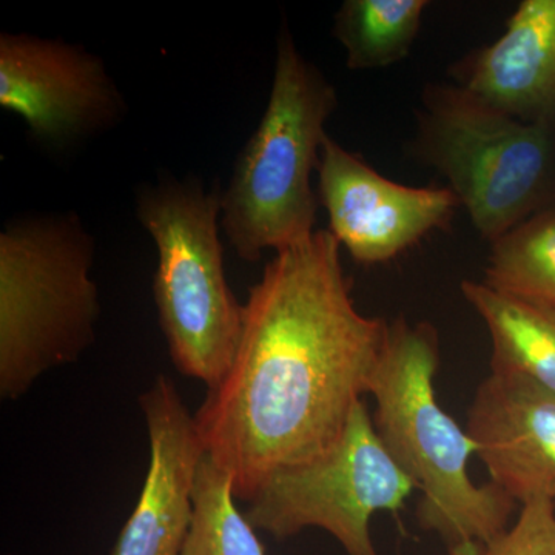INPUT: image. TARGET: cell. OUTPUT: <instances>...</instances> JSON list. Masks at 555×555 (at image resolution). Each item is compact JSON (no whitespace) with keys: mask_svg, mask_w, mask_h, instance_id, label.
<instances>
[{"mask_svg":"<svg viewBox=\"0 0 555 555\" xmlns=\"http://www.w3.org/2000/svg\"><path fill=\"white\" fill-rule=\"evenodd\" d=\"M438 360L436 327L397 318L369 389L377 403L372 420L387 452L422 491L420 526L440 537L449 555H481L507 528L516 502L494 483L470 480L477 447L437 401Z\"/></svg>","mask_w":555,"mask_h":555,"instance_id":"cell-2","label":"cell"},{"mask_svg":"<svg viewBox=\"0 0 555 555\" xmlns=\"http://www.w3.org/2000/svg\"><path fill=\"white\" fill-rule=\"evenodd\" d=\"M481 283L505 297L555 310V208L537 211L491 244Z\"/></svg>","mask_w":555,"mask_h":555,"instance_id":"cell-14","label":"cell"},{"mask_svg":"<svg viewBox=\"0 0 555 555\" xmlns=\"http://www.w3.org/2000/svg\"><path fill=\"white\" fill-rule=\"evenodd\" d=\"M339 248L327 229L276 251L248 292L232 366L196 411L236 500L334 447L371 389L390 324L357 309Z\"/></svg>","mask_w":555,"mask_h":555,"instance_id":"cell-1","label":"cell"},{"mask_svg":"<svg viewBox=\"0 0 555 555\" xmlns=\"http://www.w3.org/2000/svg\"><path fill=\"white\" fill-rule=\"evenodd\" d=\"M455 83L499 112L555 127V0H524L491 46L452 68Z\"/></svg>","mask_w":555,"mask_h":555,"instance_id":"cell-12","label":"cell"},{"mask_svg":"<svg viewBox=\"0 0 555 555\" xmlns=\"http://www.w3.org/2000/svg\"><path fill=\"white\" fill-rule=\"evenodd\" d=\"M0 107L53 149L109 130L127 113L101 57L82 46L27 33L0 35Z\"/></svg>","mask_w":555,"mask_h":555,"instance_id":"cell-8","label":"cell"},{"mask_svg":"<svg viewBox=\"0 0 555 555\" xmlns=\"http://www.w3.org/2000/svg\"><path fill=\"white\" fill-rule=\"evenodd\" d=\"M318 199L328 215V232L361 264H379L447 229L462 207L448 188H409L383 177L326 137L318 166Z\"/></svg>","mask_w":555,"mask_h":555,"instance_id":"cell-9","label":"cell"},{"mask_svg":"<svg viewBox=\"0 0 555 555\" xmlns=\"http://www.w3.org/2000/svg\"><path fill=\"white\" fill-rule=\"evenodd\" d=\"M426 0H346L334 36L350 69L385 68L403 61L414 46Z\"/></svg>","mask_w":555,"mask_h":555,"instance_id":"cell-15","label":"cell"},{"mask_svg":"<svg viewBox=\"0 0 555 555\" xmlns=\"http://www.w3.org/2000/svg\"><path fill=\"white\" fill-rule=\"evenodd\" d=\"M137 211L158 248L153 297L171 361L185 377L214 389L232 366L244 323L219 240L221 185L160 179L138 192Z\"/></svg>","mask_w":555,"mask_h":555,"instance_id":"cell-5","label":"cell"},{"mask_svg":"<svg viewBox=\"0 0 555 555\" xmlns=\"http://www.w3.org/2000/svg\"><path fill=\"white\" fill-rule=\"evenodd\" d=\"M337 105L335 87L299 53L284 24L268 107L222 192V229L244 261L257 262L268 248L286 250L317 232L320 199L310 179Z\"/></svg>","mask_w":555,"mask_h":555,"instance_id":"cell-3","label":"cell"},{"mask_svg":"<svg viewBox=\"0 0 555 555\" xmlns=\"http://www.w3.org/2000/svg\"><path fill=\"white\" fill-rule=\"evenodd\" d=\"M232 478L208 456L193 492V518L179 555H266L257 529L236 507Z\"/></svg>","mask_w":555,"mask_h":555,"instance_id":"cell-16","label":"cell"},{"mask_svg":"<svg viewBox=\"0 0 555 555\" xmlns=\"http://www.w3.org/2000/svg\"><path fill=\"white\" fill-rule=\"evenodd\" d=\"M481 555H555V502L521 505L516 524L486 545Z\"/></svg>","mask_w":555,"mask_h":555,"instance_id":"cell-17","label":"cell"},{"mask_svg":"<svg viewBox=\"0 0 555 555\" xmlns=\"http://www.w3.org/2000/svg\"><path fill=\"white\" fill-rule=\"evenodd\" d=\"M147 425V476L112 555H179L193 518V492L207 455L195 415L169 377L139 398Z\"/></svg>","mask_w":555,"mask_h":555,"instance_id":"cell-10","label":"cell"},{"mask_svg":"<svg viewBox=\"0 0 555 555\" xmlns=\"http://www.w3.org/2000/svg\"><path fill=\"white\" fill-rule=\"evenodd\" d=\"M416 489L379 440L363 401L324 454L272 474L248 500L247 520L276 540L308 528L328 532L347 555H379L371 518L397 513Z\"/></svg>","mask_w":555,"mask_h":555,"instance_id":"cell-7","label":"cell"},{"mask_svg":"<svg viewBox=\"0 0 555 555\" xmlns=\"http://www.w3.org/2000/svg\"><path fill=\"white\" fill-rule=\"evenodd\" d=\"M416 116V159L448 179L481 238H502L550 196L555 127L513 118L456 83L427 86Z\"/></svg>","mask_w":555,"mask_h":555,"instance_id":"cell-6","label":"cell"},{"mask_svg":"<svg viewBox=\"0 0 555 555\" xmlns=\"http://www.w3.org/2000/svg\"><path fill=\"white\" fill-rule=\"evenodd\" d=\"M491 483L513 502H555V393L492 372L478 386L466 425Z\"/></svg>","mask_w":555,"mask_h":555,"instance_id":"cell-11","label":"cell"},{"mask_svg":"<svg viewBox=\"0 0 555 555\" xmlns=\"http://www.w3.org/2000/svg\"><path fill=\"white\" fill-rule=\"evenodd\" d=\"M94 240L67 214L14 219L0 232V397H24L96 339Z\"/></svg>","mask_w":555,"mask_h":555,"instance_id":"cell-4","label":"cell"},{"mask_svg":"<svg viewBox=\"0 0 555 555\" xmlns=\"http://www.w3.org/2000/svg\"><path fill=\"white\" fill-rule=\"evenodd\" d=\"M463 297L483 320L492 341V372L531 379L555 393V310L463 281Z\"/></svg>","mask_w":555,"mask_h":555,"instance_id":"cell-13","label":"cell"}]
</instances>
